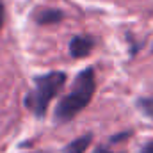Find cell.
I'll return each mask as SVG.
<instances>
[{
	"label": "cell",
	"mask_w": 153,
	"mask_h": 153,
	"mask_svg": "<svg viewBox=\"0 0 153 153\" xmlns=\"http://www.w3.org/2000/svg\"><path fill=\"white\" fill-rule=\"evenodd\" d=\"M96 91V75L93 68H85L75 76L73 84H71V91L61 98V102L57 103L55 111H53V119L57 123H68L75 117L78 112H82L89 102L93 100Z\"/></svg>",
	"instance_id": "cell-1"
},
{
	"label": "cell",
	"mask_w": 153,
	"mask_h": 153,
	"mask_svg": "<svg viewBox=\"0 0 153 153\" xmlns=\"http://www.w3.org/2000/svg\"><path fill=\"white\" fill-rule=\"evenodd\" d=\"M68 75L64 71H50L45 75H38L34 78V87L30 93H27L23 103L25 107L36 116L43 117L48 111L50 102L59 94V91L64 87Z\"/></svg>",
	"instance_id": "cell-2"
},
{
	"label": "cell",
	"mask_w": 153,
	"mask_h": 153,
	"mask_svg": "<svg viewBox=\"0 0 153 153\" xmlns=\"http://www.w3.org/2000/svg\"><path fill=\"white\" fill-rule=\"evenodd\" d=\"M96 39L87 34H76L70 41V53L73 59H84L94 50Z\"/></svg>",
	"instance_id": "cell-3"
},
{
	"label": "cell",
	"mask_w": 153,
	"mask_h": 153,
	"mask_svg": "<svg viewBox=\"0 0 153 153\" xmlns=\"http://www.w3.org/2000/svg\"><path fill=\"white\" fill-rule=\"evenodd\" d=\"M62 18H64V13L55 7H45L34 13V22L38 25H53V23H59Z\"/></svg>",
	"instance_id": "cell-4"
},
{
	"label": "cell",
	"mask_w": 153,
	"mask_h": 153,
	"mask_svg": "<svg viewBox=\"0 0 153 153\" xmlns=\"http://www.w3.org/2000/svg\"><path fill=\"white\" fill-rule=\"evenodd\" d=\"M91 143H93V134L87 132V134L76 137L75 141H71L70 144H66L62 153H85V150L91 146Z\"/></svg>",
	"instance_id": "cell-5"
},
{
	"label": "cell",
	"mask_w": 153,
	"mask_h": 153,
	"mask_svg": "<svg viewBox=\"0 0 153 153\" xmlns=\"http://www.w3.org/2000/svg\"><path fill=\"white\" fill-rule=\"evenodd\" d=\"M137 107L148 117H153V98H139L137 100Z\"/></svg>",
	"instance_id": "cell-6"
},
{
	"label": "cell",
	"mask_w": 153,
	"mask_h": 153,
	"mask_svg": "<svg viewBox=\"0 0 153 153\" xmlns=\"http://www.w3.org/2000/svg\"><path fill=\"white\" fill-rule=\"evenodd\" d=\"M132 135V132H121V134H117V135H112L111 137V143L114 144V143H121V141H125V139H128Z\"/></svg>",
	"instance_id": "cell-7"
},
{
	"label": "cell",
	"mask_w": 153,
	"mask_h": 153,
	"mask_svg": "<svg viewBox=\"0 0 153 153\" xmlns=\"http://www.w3.org/2000/svg\"><path fill=\"white\" fill-rule=\"evenodd\" d=\"M139 153H153V139L148 141L146 144H143V148L139 150Z\"/></svg>",
	"instance_id": "cell-8"
},
{
	"label": "cell",
	"mask_w": 153,
	"mask_h": 153,
	"mask_svg": "<svg viewBox=\"0 0 153 153\" xmlns=\"http://www.w3.org/2000/svg\"><path fill=\"white\" fill-rule=\"evenodd\" d=\"M4 20H5V7H4V2L0 0V30L4 27Z\"/></svg>",
	"instance_id": "cell-9"
},
{
	"label": "cell",
	"mask_w": 153,
	"mask_h": 153,
	"mask_svg": "<svg viewBox=\"0 0 153 153\" xmlns=\"http://www.w3.org/2000/svg\"><path fill=\"white\" fill-rule=\"evenodd\" d=\"M93 153H114V152H111V150H107L105 146H98V148H96V150H94Z\"/></svg>",
	"instance_id": "cell-10"
},
{
	"label": "cell",
	"mask_w": 153,
	"mask_h": 153,
	"mask_svg": "<svg viewBox=\"0 0 153 153\" xmlns=\"http://www.w3.org/2000/svg\"><path fill=\"white\" fill-rule=\"evenodd\" d=\"M41 153H43V152H41Z\"/></svg>",
	"instance_id": "cell-11"
}]
</instances>
